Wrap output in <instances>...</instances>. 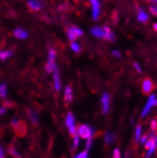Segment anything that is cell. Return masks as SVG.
Here are the masks:
<instances>
[{
  "label": "cell",
  "instance_id": "5",
  "mask_svg": "<svg viewBox=\"0 0 157 158\" xmlns=\"http://www.w3.org/2000/svg\"><path fill=\"white\" fill-rule=\"evenodd\" d=\"M92 7V16L93 20H98L101 12V6L99 0H89Z\"/></svg>",
  "mask_w": 157,
  "mask_h": 158
},
{
  "label": "cell",
  "instance_id": "19",
  "mask_svg": "<svg viewBox=\"0 0 157 158\" xmlns=\"http://www.w3.org/2000/svg\"><path fill=\"white\" fill-rule=\"evenodd\" d=\"M29 117L33 124H36L38 122V115L36 114V111L35 110H29Z\"/></svg>",
  "mask_w": 157,
  "mask_h": 158
},
{
  "label": "cell",
  "instance_id": "8",
  "mask_svg": "<svg viewBox=\"0 0 157 158\" xmlns=\"http://www.w3.org/2000/svg\"><path fill=\"white\" fill-rule=\"evenodd\" d=\"M154 88L153 82L151 81V79L150 78H146L144 79V81L142 83V92L144 94H150L152 89Z\"/></svg>",
  "mask_w": 157,
  "mask_h": 158
},
{
  "label": "cell",
  "instance_id": "27",
  "mask_svg": "<svg viewBox=\"0 0 157 158\" xmlns=\"http://www.w3.org/2000/svg\"><path fill=\"white\" fill-rule=\"evenodd\" d=\"M111 55L114 56V57L115 58H120L121 57V52L117 50H114L113 52H111Z\"/></svg>",
  "mask_w": 157,
  "mask_h": 158
},
{
  "label": "cell",
  "instance_id": "6",
  "mask_svg": "<svg viewBox=\"0 0 157 158\" xmlns=\"http://www.w3.org/2000/svg\"><path fill=\"white\" fill-rule=\"evenodd\" d=\"M44 6V3L42 0H28L27 1V7L31 12L37 13L40 12Z\"/></svg>",
  "mask_w": 157,
  "mask_h": 158
},
{
  "label": "cell",
  "instance_id": "25",
  "mask_svg": "<svg viewBox=\"0 0 157 158\" xmlns=\"http://www.w3.org/2000/svg\"><path fill=\"white\" fill-rule=\"evenodd\" d=\"M113 156L114 158H122L121 156V152L118 148H116L114 151V153H113Z\"/></svg>",
  "mask_w": 157,
  "mask_h": 158
},
{
  "label": "cell",
  "instance_id": "34",
  "mask_svg": "<svg viewBox=\"0 0 157 158\" xmlns=\"http://www.w3.org/2000/svg\"><path fill=\"white\" fill-rule=\"evenodd\" d=\"M153 29H154V31H157V23H154L153 24Z\"/></svg>",
  "mask_w": 157,
  "mask_h": 158
},
{
  "label": "cell",
  "instance_id": "2",
  "mask_svg": "<svg viewBox=\"0 0 157 158\" xmlns=\"http://www.w3.org/2000/svg\"><path fill=\"white\" fill-rule=\"evenodd\" d=\"M76 134L80 138H83V139L87 140V139H89V138H93V134H94V130L92 127L88 126V125H81L79 128L77 129Z\"/></svg>",
  "mask_w": 157,
  "mask_h": 158
},
{
  "label": "cell",
  "instance_id": "4",
  "mask_svg": "<svg viewBox=\"0 0 157 158\" xmlns=\"http://www.w3.org/2000/svg\"><path fill=\"white\" fill-rule=\"evenodd\" d=\"M66 126L68 127L69 132L71 135H75L76 134V126H75V120H74V116L72 112H69L66 116Z\"/></svg>",
  "mask_w": 157,
  "mask_h": 158
},
{
  "label": "cell",
  "instance_id": "36",
  "mask_svg": "<svg viewBox=\"0 0 157 158\" xmlns=\"http://www.w3.org/2000/svg\"><path fill=\"white\" fill-rule=\"evenodd\" d=\"M76 1H78V0H76Z\"/></svg>",
  "mask_w": 157,
  "mask_h": 158
},
{
  "label": "cell",
  "instance_id": "14",
  "mask_svg": "<svg viewBox=\"0 0 157 158\" xmlns=\"http://www.w3.org/2000/svg\"><path fill=\"white\" fill-rule=\"evenodd\" d=\"M13 55V51L10 49H3L0 50V60L6 61L8 60L10 56Z\"/></svg>",
  "mask_w": 157,
  "mask_h": 158
},
{
  "label": "cell",
  "instance_id": "7",
  "mask_svg": "<svg viewBox=\"0 0 157 158\" xmlns=\"http://www.w3.org/2000/svg\"><path fill=\"white\" fill-rule=\"evenodd\" d=\"M109 104H110V97L108 93H104L102 97H101V106H102L103 114H106L109 110Z\"/></svg>",
  "mask_w": 157,
  "mask_h": 158
},
{
  "label": "cell",
  "instance_id": "28",
  "mask_svg": "<svg viewBox=\"0 0 157 158\" xmlns=\"http://www.w3.org/2000/svg\"><path fill=\"white\" fill-rule=\"evenodd\" d=\"M151 131H155L157 130V121L151 120Z\"/></svg>",
  "mask_w": 157,
  "mask_h": 158
},
{
  "label": "cell",
  "instance_id": "26",
  "mask_svg": "<svg viewBox=\"0 0 157 158\" xmlns=\"http://www.w3.org/2000/svg\"><path fill=\"white\" fill-rule=\"evenodd\" d=\"M74 158H89V156H88V152L84 151V152H80V153H78Z\"/></svg>",
  "mask_w": 157,
  "mask_h": 158
},
{
  "label": "cell",
  "instance_id": "31",
  "mask_svg": "<svg viewBox=\"0 0 157 158\" xmlns=\"http://www.w3.org/2000/svg\"><path fill=\"white\" fill-rule=\"evenodd\" d=\"M133 67H134V69H135V71H136L137 73H141V72H142V68H141V66H140L138 63L134 62V63H133Z\"/></svg>",
  "mask_w": 157,
  "mask_h": 158
},
{
  "label": "cell",
  "instance_id": "32",
  "mask_svg": "<svg viewBox=\"0 0 157 158\" xmlns=\"http://www.w3.org/2000/svg\"><path fill=\"white\" fill-rule=\"evenodd\" d=\"M6 111H7V108L6 107H1L0 108V115H3V114H6Z\"/></svg>",
  "mask_w": 157,
  "mask_h": 158
},
{
  "label": "cell",
  "instance_id": "20",
  "mask_svg": "<svg viewBox=\"0 0 157 158\" xmlns=\"http://www.w3.org/2000/svg\"><path fill=\"white\" fill-rule=\"evenodd\" d=\"M141 136H142V127L138 125L135 129V131H134V139L136 141H139Z\"/></svg>",
  "mask_w": 157,
  "mask_h": 158
},
{
  "label": "cell",
  "instance_id": "15",
  "mask_svg": "<svg viewBox=\"0 0 157 158\" xmlns=\"http://www.w3.org/2000/svg\"><path fill=\"white\" fill-rule=\"evenodd\" d=\"M137 20L142 22V23H146L149 20V15L146 12H144L143 10H140L137 15Z\"/></svg>",
  "mask_w": 157,
  "mask_h": 158
},
{
  "label": "cell",
  "instance_id": "33",
  "mask_svg": "<svg viewBox=\"0 0 157 158\" xmlns=\"http://www.w3.org/2000/svg\"><path fill=\"white\" fill-rule=\"evenodd\" d=\"M0 158H5V153L1 146H0Z\"/></svg>",
  "mask_w": 157,
  "mask_h": 158
},
{
  "label": "cell",
  "instance_id": "24",
  "mask_svg": "<svg viewBox=\"0 0 157 158\" xmlns=\"http://www.w3.org/2000/svg\"><path fill=\"white\" fill-rule=\"evenodd\" d=\"M79 140H80V137L78 136L77 134L73 135V148H77L78 145H79Z\"/></svg>",
  "mask_w": 157,
  "mask_h": 158
},
{
  "label": "cell",
  "instance_id": "11",
  "mask_svg": "<svg viewBox=\"0 0 157 158\" xmlns=\"http://www.w3.org/2000/svg\"><path fill=\"white\" fill-rule=\"evenodd\" d=\"M52 73H53V88L56 92H59L61 89V78L58 69L56 71H54Z\"/></svg>",
  "mask_w": 157,
  "mask_h": 158
},
{
  "label": "cell",
  "instance_id": "21",
  "mask_svg": "<svg viewBox=\"0 0 157 158\" xmlns=\"http://www.w3.org/2000/svg\"><path fill=\"white\" fill-rule=\"evenodd\" d=\"M7 94H8V88H7V85L6 84H1L0 85V97H6L7 96Z\"/></svg>",
  "mask_w": 157,
  "mask_h": 158
},
{
  "label": "cell",
  "instance_id": "30",
  "mask_svg": "<svg viewBox=\"0 0 157 158\" xmlns=\"http://www.w3.org/2000/svg\"><path fill=\"white\" fill-rule=\"evenodd\" d=\"M148 139H149V136H148V135H142L141 138L139 139V141H140V143H141L142 145H144L146 142L148 141Z\"/></svg>",
  "mask_w": 157,
  "mask_h": 158
},
{
  "label": "cell",
  "instance_id": "29",
  "mask_svg": "<svg viewBox=\"0 0 157 158\" xmlns=\"http://www.w3.org/2000/svg\"><path fill=\"white\" fill-rule=\"evenodd\" d=\"M150 12L153 15H157V5L156 6H151L150 7Z\"/></svg>",
  "mask_w": 157,
  "mask_h": 158
},
{
  "label": "cell",
  "instance_id": "13",
  "mask_svg": "<svg viewBox=\"0 0 157 158\" xmlns=\"http://www.w3.org/2000/svg\"><path fill=\"white\" fill-rule=\"evenodd\" d=\"M104 31H105V36H104V39L108 40V41H110L113 42L115 40V36L114 35L113 31H111V29L109 27V26H104Z\"/></svg>",
  "mask_w": 157,
  "mask_h": 158
},
{
  "label": "cell",
  "instance_id": "17",
  "mask_svg": "<svg viewBox=\"0 0 157 158\" xmlns=\"http://www.w3.org/2000/svg\"><path fill=\"white\" fill-rule=\"evenodd\" d=\"M104 140H105V143H106L107 145L113 144V143L115 141V135H114L113 132L108 131V132H106V134H105V138H104Z\"/></svg>",
  "mask_w": 157,
  "mask_h": 158
},
{
  "label": "cell",
  "instance_id": "16",
  "mask_svg": "<svg viewBox=\"0 0 157 158\" xmlns=\"http://www.w3.org/2000/svg\"><path fill=\"white\" fill-rule=\"evenodd\" d=\"M70 48L75 53H79L81 52V50H82L81 44L78 43L77 41H72L71 44H70Z\"/></svg>",
  "mask_w": 157,
  "mask_h": 158
},
{
  "label": "cell",
  "instance_id": "10",
  "mask_svg": "<svg viewBox=\"0 0 157 158\" xmlns=\"http://www.w3.org/2000/svg\"><path fill=\"white\" fill-rule=\"evenodd\" d=\"M14 36L17 39L20 40H25L28 38L29 36V33L26 30L22 29V28H17L14 31Z\"/></svg>",
  "mask_w": 157,
  "mask_h": 158
},
{
  "label": "cell",
  "instance_id": "3",
  "mask_svg": "<svg viewBox=\"0 0 157 158\" xmlns=\"http://www.w3.org/2000/svg\"><path fill=\"white\" fill-rule=\"evenodd\" d=\"M157 106V96L155 94H151L148 101H147V103H146L143 110H142V114H141V116L142 117H146L149 114H150V111L151 110Z\"/></svg>",
  "mask_w": 157,
  "mask_h": 158
},
{
  "label": "cell",
  "instance_id": "22",
  "mask_svg": "<svg viewBox=\"0 0 157 158\" xmlns=\"http://www.w3.org/2000/svg\"><path fill=\"white\" fill-rule=\"evenodd\" d=\"M9 153L12 156H14V158H21L20 154L17 152V151L14 148H13V147H10V148H9Z\"/></svg>",
  "mask_w": 157,
  "mask_h": 158
},
{
  "label": "cell",
  "instance_id": "35",
  "mask_svg": "<svg viewBox=\"0 0 157 158\" xmlns=\"http://www.w3.org/2000/svg\"><path fill=\"white\" fill-rule=\"evenodd\" d=\"M149 1L153 2V3H156V4H157V0H149Z\"/></svg>",
  "mask_w": 157,
  "mask_h": 158
},
{
  "label": "cell",
  "instance_id": "23",
  "mask_svg": "<svg viewBox=\"0 0 157 158\" xmlns=\"http://www.w3.org/2000/svg\"><path fill=\"white\" fill-rule=\"evenodd\" d=\"M93 146V138H89V139H87V142H86V152H89V150H91Z\"/></svg>",
  "mask_w": 157,
  "mask_h": 158
},
{
  "label": "cell",
  "instance_id": "18",
  "mask_svg": "<svg viewBox=\"0 0 157 158\" xmlns=\"http://www.w3.org/2000/svg\"><path fill=\"white\" fill-rule=\"evenodd\" d=\"M56 53L57 52L54 48H50L49 52H48V61L55 62V59H56Z\"/></svg>",
  "mask_w": 157,
  "mask_h": 158
},
{
  "label": "cell",
  "instance_id": "9",
  "mask_svg": "<svg viewBox=\"0 0 157 158\" xmlns=\"http://www.w3.org/2000/svg\"><path fill=\"white\" fill-rule=\"evenodd\" d=\"M91 33L92 35L96 37V38H103L105 36V31L103 27H99V26H94L91 29Z\"/></svg>",
  "mask_w": 157,
  "mask_h": 158
},
{
  "label": "cell",
  "instance_id": "1",
  "mask_svg": "<svg viewBox=\"0 0 157 158\" xmlns=\"http://www.w3.org/2000/svg\"><path fill=\"white\" fill-rule=\"evenodd\" d=\"M66 35H67L68 39L72 42V41H76L78 38L82 37L84 35V32L77 26H70V27H68V29H67Z\"/></svg>",
  "mask_w": 157,
  "mask_h": 158
},
{
  "label": "cell",
  "instance_id": "12",
  "mask_svg": "<svg viewBox=\"0 0 157 158\" xmlns=\"http://www.w3.org/2000/svg\"><path fill=\"white\" fill-rule=\"evenodd\" d=\"M64 99L66 102L71 103L73 101V93H72V89L71 86H67L65 88L64 91Z\"/></svg>",
  "mask_w": 157,
  "mask_h": 158
}]
</instances>
